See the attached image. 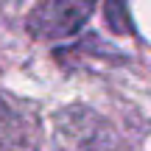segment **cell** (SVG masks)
Here are the masks:
<instances>
[{"mask_svg":"<svg viewBox=\"0 0 151 151\" xmlns=\"http://www.w3.org/2000/svg\"><path fill=\"white\" fill-rule=\"evenodd\" d=\"M56 140L62 151H109L112 132L92 109L70 106L56 115Z\"/></svg>","mask_w":151,"mask_h":151,"instance_id":"obj_2","label":"cell"},{"mask_svg":"<svg viewBox=\"0 0 151 151\" xmlns=\"http://www.w3.org/2000/svg\"><path fill=\"white\" fill-rule=\"evenodd\" d=\"M92 6L95 0H42L28 14L25 25L37 39H65L81 31V25L92 14Z\"/></svg>","mask_w":151,"mask_h":151,"instance_id":"obj_1","label":"cell"},{"mask_svg":"<svg viewBox=\"0 0 151 151\" xmlns=\"http://www.w3.org/2000/svg\"><path fill=\"white\" fill-rule=\"evenodd\" d=\"M104 14H106V22L115 34H129L132 31V17H129V9H126V0H106Z\"/></svg>","mask_w":151,"mask_h":151,"instance_id":"obj_4","label":"cell"},{"mask_svg":"<svg viewBox=\"0 0 151 151\" xmlns=\"http://www.w3.org/2000/svg\"><path fill=\"white\" fill-rule=\"evenodd\" d=\"M0 151H37V120L0 92Z\"/></svg>","mask_w":151,"mask_h":151,"instance_id":"obj_3","label":"cell"}]
</instances>
